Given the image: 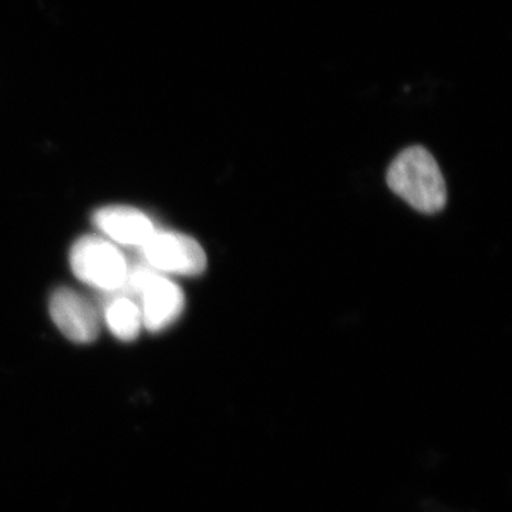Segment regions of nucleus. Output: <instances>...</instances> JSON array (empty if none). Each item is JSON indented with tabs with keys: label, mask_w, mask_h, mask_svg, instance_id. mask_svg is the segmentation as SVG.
I'll list each match as a JSON object with an SVG mask.
<instances>
[{
	"label": "nucleus",
	"mask_w": 512,
	"mask_h": 512,
	"mask_svg": "<svg viewBox=\"0 0 512 512\" xmlns=\"http://www.w3.org/2000/svg\"><path fill=\"white\" fill-rule=\"evenodd\" d=\"M387 184L394 194L423 214H436L446 207L443 174L424 147H410L400 153L387 171Z\"/></svg>",
	"instance_id": "f257e3e1"
},
{
	"label": "nucleus",
	"mask_w": 512,
	"mask_h": 512,
	"mask_svg": "<svg viewBox=\"0 0 512 512\" xmlns=\"http://www.w3.org/2000/svg\"><path fill=\"white\" fill-rule=\"evenodd\" d=\"M120 293L140 299L143 326L150 332H161L173 325L184 311L183 289L167 276L154 271L146 262L131 265L126 284Z\"/></svg>",
	"instance_id": "f03ea898"
},
{
	"label": "nucleus",
	"mask_w": 512,
	"mask_h": 512,
	"mask_svg": "<svg viewBox=\"0 0 512 512\" xmlns=\"http://www.w3.org/2000/svg\"><path fill=\"white\" fill-rule=\"evenodd\" d=\"M70 265L80 281L106 295L123 289L130 269L119 248L97 235H87L73 245Z\"/></svg>",
	"instance_id": "7ed1b4c3"
},
{
	"label": "nucleus",
	"mask_w": 512,
	"mask_h": 512,
	"mask_svg": "<svg viewBox=\"0 0 512 512\" xmlns=\"http://www.w3.org/2000/svg\"><path fill=\"white\" fill-rule=\"evenodd\" d=\"M144 262L160 274L195 276L207 268L204 249L180 232L156 231L141 248Z\"/></svg>",
	"instance_id": "20e7f679"
},
{
	"label": "nucleus",
	"mask_w": 512,
	"mask_h": 512,
	"mask_svg": "<svg viewBox=\"0 0 512 512\" xmlns=\"http://www.w3.org/2000/svg\"><path fill=\"white\" fill-rule=\"evenodd\" d=\"M50 316L60 332L76 343H92L100 332V315L89 299L70 288L53 292Z\"/></svg>",
	"instance_id": "39448f33"
},
{
	"label": "nucleus",
	"mask_w": 512,
	"mask_h": 512,
	"mask_svg": "<svg viewBox=\"0 0 512 512\" xmlns=\"http://www.w3.org/2000/svg\"><path fill=\"white\" fill-rule=\"evenodd\" d=\"M93 222L111 241L140 249L157 231L144 212L124 205L100 208L94 212Z\"/></svg>",
	"instance_id": "423d86ee"
},
{
	"label": "nucleus",
	"mask_w": 512,
	"mask_h": 512,
	"mask_svg": "<svg viewBox=\"0 0 512 512\" xmlns=\"http://www.w3.org/2000/svg\"><path fill=\"white\" fill-rule=\"evenodd\" d=\"M104 319L117 339L131 342L140 335L143 328L140 306L131 296L124 293H110L104 305Z\"/></svg>",
	"instance_id": "0eeeda50"
}]
</instances>
